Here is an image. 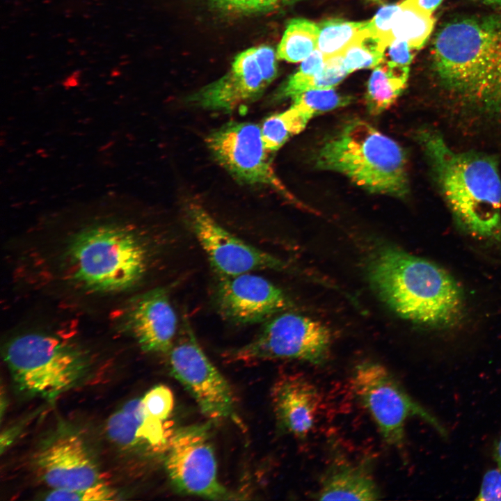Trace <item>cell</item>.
<instances>
[{"mask_svg": "<svg viewBox=\"0 0 501 501\" xmlns=\"http://www.w3.org/2000/svg\"><path fill=\"white\" fill-rule=\"evenodd\" d=\"M370 1H380V0H370Z\"/></svg>", "mask_w": 501, "mask_h": 501, "instance_id": "36", "label": "cell"}, {"mask_svg": "<svg viewBox=\"0 0 501 501\" xmlns=\"http://www.w3.org/2000/svg\"><path fill=\"white\" fill-rule=\"evenodd\" d=\"M173 405V392L164 385L154 386L141 399V406L145 415L161 422L170 416Z\"/></svg>", "mask_w": 501, "mask_h": 501, "instance_id": "27", "label": "cell"}, {"mask_svg": "<svg viewBox=\"0 0 501 501\" xmlns=\"http://www.w3.org/2000/svg\"><path fill=\"white\" fill-rule=\"evenodd\" d=\"M351 384L357 398L389 446L399 450L404 447L405 424L413 417L446 436V430L438 419L415 401L383 365L373 360L358 363L353 369Z\"/></svg>", "mask_w": 501, "mask_h": 501, "instance_id": "7", "label": "cell"}, {"mask_svg": "<svg viewBox=\"0 0 501 501\" xmlns=\"http://www.w3.org/2000/svg\"><path fill=\"white\" fill-rule=\"evenodd\" d=\"M483 4L492 7H501V0H477Z\"/></svg>", "mask_w": 501, "mask_h": 501, "instance_id": "35", "label": "cell"}, {"mask_svg": "<svg viewBox=\"0 0 501 501\" xmlns=\"http://www.w3.org/2000/svg\"><path fill=\"white\" fill-rule=\"evenodd\" d=\"M186 213L190 228L218 277L287 268L280 259L228 231L200 205L189 203Z\"/></svg>", "mask_w": 501, "mask_h": 501, "instance_id": "13", "label": "cell"}, {"mask_svg": "<svg viewBox=\"0 0 501 501\" xmlns=\"http://www.w3.org/2000/svg\"><path fill=\"white\" fill-rule=\"evenodd\" d=\"M366 23L340 19L323 22L319 25L317 49L324 54L325 58L342 54Z\"/></svg>", "mask_w": 501, "mask_h": 501, "instance_id": "25", "label": "cell"}, {"mask_svg": "<svg viewBox=\"0 0 501 501\" xmlns=\"http://www.w3.org/2000/svg\"><path fill=\"white\" fill-rule=\"evenodd\" d=\"M434 24L432 14L405 0L400 3V8L393 19L391 35L393 40H405L414 49L418 50L431 33Z\"/></svg>", "mask_w": 501, "mask_h": 501, "instance_id": "21", "label": "cell"}, {"mask_svg": "<svg viewBox=\"0 0 501 501\" xmlns=\"http://www.w3.org/2000/svg\"><path fill=\"white\" fill-rule=\"evenodd\" d=\"M185 317L168 353L170 372L193 397L207 418L216 422L235 419L230 386L204 353Z\"/></svg>", "mask_w": 501, "mask_h": 501, "instance_id": "9", "label": "cell"}, {"mask_svg": "<svg viewBox=\"0 0 501 501\" xmlns=\"http://www.w3.org/2000/svg\"><path fill=\"white\" fill-rule=\"evenodd\" d=\"M399 8L400 4L383 6L368 22L370 30L385 41L388 45L393 41L391 35V29L393 19Z\"/></svg>", "mask_w": 501, "mask_h": 501, "instance_id": "30", "label": "cell"}, {"mask_svg": "<svg viewBox=\"0 0 501 501\" xmlns=\"http://www.w3.org/2000/svg\"><path fill=\"white\" fill-rule=\"evenodd\" d=\"M6 362L22 390L44 398H54L71 389L84 376L85 358L59 339L29 333L7 346Z\"/></svg>", "mask_w": 501, "mask_h": 501, "instance_id": "6", "label": "cell"}, {"mask_svg": "<svg viewBox=\"0 0 501 501\" xmlns=\"http://www.w3.org/2000/svg\"><path fill=\"white\" fill-rule=\"evenodd\" d=\"M386 49L383 60L404 66H409L415 51L406 41L400 39L394 40Z\"/></svg>", "mask_w": 501, "mask_h": 501, "instance_id": "32", "label": "cell"}, {"mask_svg": "<svg viewBox=\"0 0 501 501\" xmlns=\"http://www.w3.org/2000/svg\"><path fill=\"white\" fill-rule=\"evenodd\" d=\"M493 457L498 467L501 469V436L495 445L493 450Z\"/></svg>", "mask_w": 501, "mask_h": 501, "instance_id": "34", "label": "cell"}, {"mask_svg": "<svg viewBox=\"0 0 501 501\" xmlns=\"http://www.w3.org/2000/svg\"><path fill=\"white\" fill-rule=\"evenodd\" d=\"M292 106L311 114H317L344 106L350 104L351 98L336 92L333 88L314 89L292 97Z\"/></svg>", "mask_w": 501, "mask_h": 501, "instance_id": "26", "label": "cell"}, {"mask_svg": "<svg viewBox=\"0 0 501 501\" xmlns=\"http://www.w3.org/2000/svg\"><path fill=\"white\" fill-rule=\"evenodd\" d=\"M277 55L267 45L239 54L229 71L189 98L195 106L230 112L255 100L277 75Z\"/></svg>", "mask_w": 501, "mask_h": 501, "instance_id": "12", "label": "cell"}, {"mask_svg": "<svg viewBox=\"0 0 501 501\" xmlns=\"http://www.w3.org/2000/svg\"><path fill=\"white\" fill-rule=\"evenodd\" d=\"M129 321L141 348L154 353L169 352L180 327L169 291L164 287L150 290L136 299L129 312Z\"/></svg>", "mask_w": 501, "mask_h": 501, "instance_id": "16", "label": "cell"}, {"mask_svg": "<svg viewBox=\"0 0 501 501\" xmlns=\"http://www.w3.org/2000/svg\"><path fill=\"white\" fill-rule=\"evenodd\" d=\"M409 67L383 60L374 67L367 83L365 102L376 116L388 109L406 87Z\"/></svg>", "mask_w": 501, "mask_h": 501, "instance_id": "20", "label": "cell"}, {"mask_svg": "<svg viewBox=\"0 0 501 501\" xmlns=\"http://www.w3.org/2000/svg\"><path fill=\"white\" fill-rule=\"evenodd\" d=\"M315 162L318 168L340 173L371 193L402 198L409 192L404 150L361 119L345 122L326 139Z\"/></svg>", "mask_w": 501, "mask_h": 501, "instance_id": "4", "label": "cell"}, {"mask_svg": "<svg viewBox=\"0 0 501 501\" xmlns=\"http://www.w3.org/2000/svg\"><path fill=\"white\" fill-rule=\"evenodd\" d=\"M416 138L457 224L475 238L501 246V177L497 158L472 150L456 151L434 129L419 130Z\"/></svg>", "mask_w": 501, "mask_h": 501, "instance_id": "3", "label": "cell"}, {"mask_svg": "<svg viewBox=\"0 0 501 501\" xmlns=\"http://www.w3.org/2000/svg\"><path fill=\"white\" fill-rule=\"evenodd\" d=\"M421 10L432 14L443 0H406Z\"/></svg>", "mask_w": 501, "mask_h": 501, "instance_id": "33", "label": "cell"}, {"mask_svg": "<svg viewBox=\"0 0 501 501\" xmlns=\"http://www.w3.org/2000/svg\"><path fill=\"white\" fill-rule=\"evenodd\" d=\"M114 492L103 483L93 486L77 489H53L45 498L47 500H72L92 501L108 500L113 499Z\"/></svg>", "mask_w": 501, "mask_h": 501, "instance_id": "28", "label": "cell"}, {"mask_svg": "<svg viewBox=\"0 0 501 501\" xmlns=\"http://www.w3.org/2000/svg\"><path fill=\"white\" fill-rule=\"evenodd\" d=\"M440 87L462 111L487 119L501 117V15L454 19L437 31L432 44Z\"/></svg>", "mask_w": 501, "mask_h": 501, "instance_id": "1", "label": "cell"}, {"mask_svg": "<svg viewBox=\"0 0 501 501\" xmlns=\"http://www.w3.org/2000/svg\"><path fill=\"white\" fill-rule=\"evenodd\" d=\"M319 27L305 19L291 20L277 50V58L291 63L305 59L316 49Z\"/></svg>", "mask_w": 501, "mask_h": 501, "instance_id": "22", "label": "cell"}, {"mask_svg": "<svg viewBox=\"0 0 501 501\" xmlns=\"http://www.w3.org/2000/svg\"><path fill=\"white\" fill-rule=\"evenodd\" d=\"M217 6L230 11L252 13L280 8L297 0H209Z\"/></svg>", "mask_w": 501, "mask_h": 501, "instance_id": "29", "label": "cell"}, {"mask_svg": "<svg viewBox=\"0 0 501 501\" xmlns=\"http://www.w3.org/2000/svg\"><path fill=\"white\" fill-rule=\"evenodd\" d=\"M206 144L218 164L239 181L270 187L287 200H295L273 170L257 125L227 122L208 134Z\"/></svg>", "mask_w": 501, "mask_h": 501, "instance_id": "11", "label": "cell"}, {"mask_svg": "<svg viewBox=\"0 0 501 501\" xmlns=\"http://www.w3.org/2000/svg\"><path fill=\"white\" fill-rule=\"evenodd\" d=\"M67 255L73 279L88 290L100 292L134 286L148 263L141 240L129 230L115 225L82 231L70 243Z\"/></svg>", "mask_w": 501, "mask_h": 501, "instance_id": "5", "label": "cell"}, {"mask_svg": "<svg viewBox=\"0 0 501 501\" xmlns=\"http://www.w3.org/2000/svg\"><path fill=\"white\" fill-rule=\"evenodd\" d=\"M365 269L376 295L402 319L434 329L452 328L461 321L463 290L438 264L382 241L368 251Z\"/></svg>", "mask_w": 501, "mask_h": 501, "instance_id": "2", "label": "cell"}, {"mask_svg": "<svg viewBox=\"0 0 501 501\" xmlns=\"http://www.w3.org/2000/svg\"><path fill=\"white\" fill-rule=\"evenodd\" d=\"M332 338L322 323L305 315L281 312L264 322L248 343L229 351L234 362L299 360L322 365L328 358Z\"/></svg>", "mask_w": 501, "mask_h": 501, "instance_id": "8", "label": "cell"}, {"mask_svg": "<svg viewBox=\"0 0 501 501\" xmlns=\"http://www.w3.org/2000/svg\"><path fill=\"white\" fill-rule=\"evenodd\" d=\"M35 464L40 478L53 489L77 490L101 483L96 463L76 434L53 440L38 454Z\"/></svg>", "mask_w": 501, "mask_h": 501, "instance_id": "15", "label": "cell"}, {"mask_svg": "<svg viewBox=\"0 0 501 501\" xmlns=\"http://www.w3.org/2000/svg\"><path fill=\"white\" fill-rule=\"evenodd\" d=\"M475 500L501 501V469L500 468H492L486 472Z\"/></svg>", "mask_w": 501, "mask_h": 501, "instance_id": "31", "label": "cell"}, {"mask_svg": "<svg viewBox=\"0 0 501 501\" xmlns=\"http://www.w3.org/2000/svg\"><path fill=\"white\" fill-rule=\"evenodd\" d=\"M162 422L148 418L141 406V399L127 403L113 414L106 425L110 438L118 445L130 446L144 440L152 445L164 441Z\"/></svg>", "mask_w": 501, "mask_h": 501, "instance_id": "19", "label": "cell"}, {"mask_svg": "<svg viewBox=\"0 0 501 501\" xmlns=\"http://www.w3.org/2000/svg\"><path fill=\"white\" fill-rule=\"evenodd\" d=\"M313 496L319 500H376L381 492L367 461L352 462L337 456L322 474Z\"/></svg>", "mask_w": 501, "mask_h": 501, "instance_id": "18", "label": "cell"}, {"mask_svg": "<svg viewBox=\"0 0 501 501\" xmlns=\"http://www.w3.org/2000/svg\"><path fill=\"white\" fill-rule=\"evenodd\" d=\"M214 302L223 319L239 325L264 323L291 304L281 289L253 272L218 277Z\"/></svg>", "mask_w": 501, "mask_h": 501, "instance_id": "14", "label": "cell"}, {"mask_svg": "<svg viewBox=\"0 0 501 501\" xmlns=\"http://www.w3.org/2000/svg\"><path fill=\"white\" fill-rule=\"evenodd\" d=\"M388 43L365 26L342 52L344 67L349 73L377 66L383 59Z\"/></svg>", "mask_w": 501, "mask_h": 501, "instance_id": "24", "label": "cell"}, {"mask_svg": "<svg viewBox=\"0 0 501 501\" xmlns=\"http://www.w3.org/2000/svg\"><path fill=\"white\" fill-rule=\"evenodd\" d=\"M271 395L278 428L296 438H306L319 413L317 388L300 375L285 374L274 383Z\"/></svg>", "mask_w": 501, "mask_h": 501, "instance_id": "17", "label": "cell"}, {"mask_svg": "<svg viewBox=\"0 0 501 501\" xmlns=\"http://www.w3.org/2000/svg\"><path fill=\"white\" fill-rule=\"evenodd\" d=\"M209 426L193 424L175 430L167 443L165 468L180 493L212 500L233 499L219 482Z\"/></svg>", "mask_w": 501, "mask_h": 501, "instance_id": "10", "label": "cell"}, {"mask_svg": "<svg viewBox=\"0 0 501 501\" xmlns=\"http://www.w3.org/2000/svg\"><path fill=\"white\" fill-rule=\"evenodd\" d=\"M313 116L294 106L267 118L261 127L266 149L270 152L279 150L292 136L302 132Z\"/></svg>", "mask_w": 501, "mask_h": 501, "instance_id": "23", "label": "cell"}]
</instances>
